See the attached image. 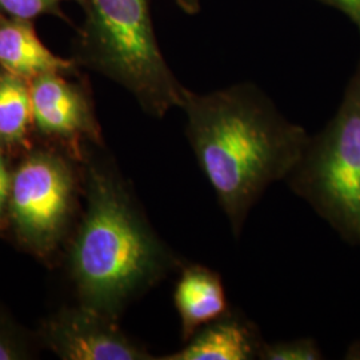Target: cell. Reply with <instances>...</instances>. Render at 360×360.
Instances as JSON below:
<instances>
[{
  "label": "cell",
  "mask_w": 360,
  "mask_h": 360,
  "mask_svg": "<svg viewBox=\"0 0 360 360\" xmlns=\"http://www.w3.org/2000/svg\"><path fill=\"white\" fill-rule=\"evenodd\" d=\"M186 135L238 239L271 184L285 180L309 135L251 83L198 94L186 89Z\"/></svg>",
  "instance_id": "6da1fadb"
},
{
  "label": "cell",
  "mask_w": 360,
  "mask_h": 360,
  "mask_svg": "<svg viewBox=\"0 0 360 360\" xmlns=\"http://www.w3.org/2000/svg\"><path fill=\"white\" fill-rule=\"evenodd\" d=\"M183 264L155 235L115 171L91 168L89 208L72 251L83 307L116 321L131 299Z\"/></svg>",
  "instance_id": "7a4b0ae2"
},
{
  "label": "cell",
  "mask_w": 360,
  "mask_h": 360,
  "mask_svg": "<svg viewBox=\"0 0 360 360\" xmlns=\"http://www.w3.org/2000/svg\"><path fill=\"white\" fill-rule=\"evenodd\" d=\"M284 183L342 239L360 248V67L338 112L309 136Z\"/></svg>",
  "instance_id": "3957f363"
},
{
  "label": "cell",
  "mask_w": 360,
  "mask_h": 360,
  "mask_svg": "<svg viewBox=\"0 0 360 360\" xmlns=\"http://www.w3.org/2000/svg\"><path fill=\"white\" fill-rule=\"evenodd\" d=\"M90 16L94 59L108 77L154 115L181 105L186 87L159 50L148 0H90Z\"/></svg>",
  "instance_id": "277c9868"
},
{
  "label": "cell",
  "mask_w": 360,
  "mask_h": 360,
  "mask_svg": "<svg viewBox=\"0 0 360 360\" xmlns=\"http://www.w3.org/2000/svg\"><path fill=\"white\" fill-rule=\"evenodd\" d=\"M72 179L65 163L52 155L30 156L16 169L10 206L13 220L30 242H51L67 215Z\"/></svg>",
  "instance_id": "5b68a950"
},
{
  "label": "cell",
  "mask_w": 360,
  "mask_h": 360,
  "mask_svg": "<svg viewBox=\"0 0 360 360\" xmlns=\"http://www.w3.org/2000/svg\"><path fill=\"white\" fill-rule=\"evenodd\" d=\"M115 319L94 309L63 312L49 326L52 349L65 360H144L153 356L120 331Z\"/></svg>",
  "instance_id": "8992f818"
},
{
  "label": "cell",
  "mask_w": 360,
  "mask_h": 360,
  "mask_svg": "<svg viewBox=\"0 0 360 360\" xmlns=\"http://www.w3.org/2000/svg\"><path fill=\"white\" fill-rule=\"evenodd\" d=\"M257 324L239 311L230 309L217 321L198 330L186 346L163 360L259 359L263 346Z\"/></svg>",
  "instance_id": "52a82bcc"
},
{
  "label": "cell",
  "mask_w": 360,
  "mask_h": 360,
  "mask_svg": "<svg viewBox=\"0 0 360 360\" xmlns=\"http://www.w3.org/2000/svg\"><path fill=\"white\" fill-rule=\"evenodd\" d=\"M174 302L184 342L231 309L220 274L199 263H184L180 269Z\"/></svg>",
  "instance_id": "ba28073f"
},
{
  "label": "cell",
  "mask_w": 360,
  "mask_h": 360,
  "mask_svg": "<svg viewBox=\"0 0 360 360\" xmlns=\"http://www.w3.org/2000/svg\"><path fill=\"white\" fill-rule=\"evenodd\" d=\"M34 120L49 134H74L89 122L83 98L56 72L39 75L31 89Z\"/></svg>",
  "instance_id": "9c48e42d"
},
{
  "label": "cell",
  "mask_w": 360,
  "mask_h": 360,
  "mask_svg": "<svg viewBox=\"0 0 360 360\" xmlns=\"http://www.w3.org/2000/svg\"><path fill=\"white\" fill-rule=\"evenodd\" d=\"M0 65L15 77H37L67 70L71 62L52 53L34 28L19 19L0 27Z\"/></svg>",
  "instance_id": "30bf717a"
},
{
  "label": "cell",
  "mask_w": 360,
  "mask_h": 360,
  "mask_svg": "<svg viewBox=\"0 0 360 360\" xmlns=\"http://www.w3.org/2000/svg\"><path fill=\"white\" fill-rule=\"evenodd\" d=\"M32 119L31 91L19 77H0V141L20 142Z\"/></svg>",
  "instance_id": "8fae6325"
},
{
  "label": "cell",
  "mask_w": 360,
  "mask_h": 360,
  "mask_svg": "<svg viewBox=\"0 0 360 360\" xmlns=\"http://www.w3.org/2000/svg\"><path fill=\"white\" fill-rule=\"evenodd\" d=\"M322 351L312 338H300L275 343H263L260 360H321Z\"/></svg>",
  "instance_id": "7c38bea8"
},
{
  "label": "cell",
  "mask_w": 360,
  "mask_h": 360,
  "mask_svg": "<svg viewBox=\"0 0 360 360\" xmlns=\"http://www.w3.org/2000/svg\"><path fill=\"white\" fill-rule=\"evenodd\" d=\"M55 0H0V7L16 19H32L55 8Z\"/></svg>",
  "instance_id": "4fadbf2b"
},
{
  "label": "cell",
  "mask_w": 360,
  "mask_h": 360,
  "mask_svg": "<svg viewBox=\"0 0 360 360\" xmlns=\"http://www.w3.org/2000/svg\"><path fill=\"white\" fill-rule=\"evenodd\" d=\"M11 183H13V178L8 174L7 167H6L4 158H3V155L0 153V220H1V217H3L4 207H6L8 199H10Z\"/></svg>",
  "instance_id": "5bb4252c"
},
{
  "label": "cell",
  "mask_w": 360,
  "mask_h": 360,
  "mask_svg": "<svg viewBox=\"0 0 360 360\" xmlns=\"http://www.w3.org/2000/svg\"><path fill=\"white\" fill-rule=\"evenodd\" d=\"M23 358V352L16 343L0 333V360H15Z\"/></svg>",
  "instance_id": "9a60e30c"
},
{
  "label": "cell",
  "mask_w": 360,
  "mask_h": 360,
  "mask_svg": "<svg viewBox=\"0 0 360 360\" xmlns=\"http://www.w3.org/2000/svg\"><path fill=\"white\" fill-rule=\"evenodd\" d=\"M326 3H330L335 7L340 8L343 13L358 25L360 30V0H323Z\"/></svg>",
  "instance_id": "2e32d148"
},
{
  "label": "cell",
  "mask_w": 360,
  "mask_h": 360,
  "mask_svg": "<svg viewBox=\"0 0 360 360\" xmlns=\"http://www.w3.org/2000/svg\"><path fill=\"white\" fill-rule=\"evenodd\" d=\"M186 13L195 15L200 11V0H175Z\"/></svg>",
  "instance_id": "e0dca14e"
},
{
  "label": "cell",
  "mask_w": 360,
  "mask_h": 360,
  "mask_svg": "<svg viewBox=\"0 0 360 360\" xmlns=\"http://www.w3.org/2000/svg\"><path fill=\"white\" fill-rule=\"evenodd\" d=\"M346 359L360 360V342L354 343L351 347L348 348Z\"/></svg>",
  "instance_id": "ac0fdd59"
}]
</instances>
